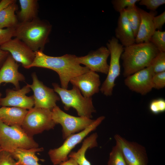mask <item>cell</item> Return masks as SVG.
Here are the masks:
<instances>
[{
    "label": "cell",
    "mask_w": 165,
    "mask_h": 165,
    "mask_svg": "<svg viewBox=\"0 0 165 165\" xmlns=\"http://www.w3.org/2000/svg\"><path fill=\"white\" fill-rule=\"evenodd\" d=\"M35 53V57L28 69L37 67L50 69L58 75L61 87L67 89L69 82L73 78L88 71L85 66L78 62L75 55L66 54L59 57H53L44 53L42 50Z\"/></svg>",
    "instance_id": "obj_1"
},
{
    "label": "cell",
    "mask_w": 165,
    "mask_h": 165,
    "mask_svg": "<svg viewBox=\"0 0 165 165\" xmlns=\"http://www.w3.org/2000/svg\"><path fill=\"white\" fill-rule=\"evenodd\" d=\"M115 32V37L123 47L135 43V37L129 22L125 9L119 13Z\"/></svg>",
    "instance_id": "obj_19"
},
{
    "label": "cell",
    "mask_w": 165,
    "mask_h": 165,
    "mask_svg": "<svg viewBox=\"0 0 165 165\" xmlns=\"http://www.w3.org/2000/svg\"><path fill=\"white\" fill-rule=\"evenodd\" d=\"M52 118L56 124L62 127V137L65 139L70 135L84 130L94 121L84 117H76L64 112L56 105L51 110Z\"/></svg>",
    "instance_id": "obj_9"
},
{
    "label": "cell",
    "mask_w": 165,
    "mask_h": 165,
    "mask_svg": "<svg viewBox=\"0 0 165 165\" xmlns=\"http://www.w3.org/2000/svg\"><path fill=\"white\" fill-rule=\"evenodd\" d=\"M139 5L145 6L151 11H155L160 6L165 4V0H141Z\"/></svg>",
    "instance_id": "obj_31"
},
{
    "label": "cell",
    "mask_w": 165,
    "mask_h": 165,
    "mask_svg": "<svg viewBox=\"0 0 165 165\" xmlns=\"http://www.w3.org/2000/svg\"><path fill=\"white\" fill-rule=\"evenodd\" d=\"M2 150H3L2 149V148L0 147V153Z\"/></svg>",
    "instance_id": "obj_39"
},
{
    "label": "cell",
    "mask_w": 165,
    "mask_h": 165,
    "mask_svg": "<svg viewBox=\"0 0 165 165\" xmlns=\"http://www.w3.org/2000/svg\"><path fill=\"white\" fill-rule=\"evenodd\" d=\"M140 0H113L112 3L114 9L120 13L128 7L136 5Z\"/></svg>",
    "instance_id": "obj_29"
},
{
    "label": "cell",
    "mask_w": 165,
    "mask_h": 165,
    "mask_svg": "<svg viewBox=\"0 0 165 165\" xmlns=\"http://www.w3.org/2000/svg\"><path fill=\"white\" fill-rule=\"evenodd\" d=\"M18 64L9 54L0 68V86L3 82L11 83L16 90L20 89L19 82L24 81L25 78L19 72Z\"/></svg>",
    "instance_id": "obj_17"
},
{
    "label": "cell",
    "mask_w": 165,
    "mask_h": 165,
    "mask_svg": "<svg viewBox=\"0 0 165 165\" xmlns=\"http://www.w3.org/2000/svg\"><path fill=\"white\" fill-rule=\"evenodd\" d=\"M107 47L110 52V61L107 76L102 83L100 90L106 96L112 94L115 81L120 75V59L124 47L119 40L113 37L107 43Z\"/></svg>",
    "instance_id": "obj_8"
},
{
    "label": "cell",
    "mask_w": 165,
    "mask_h": 165,
    "mask_svg": "<svg viewBox=\"0 0 165 165\" xmlns=\"http://www.w3.org/2000/svg\"><path fill=\"white\" fill-rule=\"evenodd\" d=\"M9 53L0 48V68L2 67Z\"/></svg>",
    "instance_id": "obj_35"
},
{
    "label": "cell",
    "mask_w": 165,
    "mask_h": 165,
    "mask_svg": "<svg viewBox=\"0 0 165 165\" xmlns=\"http://www.w3.org/2000/svg\"><path fill=\"white\" fill-rule=\"evenodd\" d=\"M20 9L17 13L19 22L31 21L38 18V4L37 0H19Z\"/></svg>",
    "instance_id": "obj_22"
},
{
    "label": "cell",
    "mask_w": 165,
    "mask_h": 165,
    "mask_svg": "<svg viewBox=\"0 0 165 165\" xmlns=\"http://www.w3.org/2000/svg\"><path fill=\"white\" fill-rule=\"evenodd\" d=\"M153 21L156 30H161L165 23V11L158 16H155L153 17Z\"/></svg>",
    "instance_id": "obj_34"
},
{
    "label": "cell",
    "mask_w": 165,
    "mask_h": 165,
    "mask_svg": "<svg viewBox=\"0 0 165 165\" xmlns=\"http://www.w3.org/2000/svg\"><path fill=\"white\" fill-rule=\"evenodd\" d=\"M159 51L151 42L134 43L124 47L120 58L125 77L149 67Z\"/></svg>",
    "instance_id": "obj_2"
},
{
    "label": "cell",
    "mask_w": 165,
    "mask_h": 165,
    "mask_svg": "<svg viewBox=\"0 0 165 165\" xmlns=\"http://www.w3.org/2000/svg\"><path fill=\"white\" fill-rule=\"evenodd\" d=\"M70 82L78 88L86 98L92 97L100 90V76L96 72L90 70L73 78Z\"/></svg>",
    "instance_id": "obj_16"
},
{
    "label": "cell",
    "mask_w": 165,
    "mask_h": 165,
    "mask_svg": "<svg viewBox=\"0 0 165 165\" xmlns=\"http://www.w3.org/2000/svg\"><path fill=\"white\" fill-rule=\"evenodd\" d=\"M110 55L107 47L102 46L86 56L77 57V60L79 64L84 65L90 70L107 74L109 67L107 59Z\"/></svg>",
    "instance_id": "obj_13"
},
{
    "label": "cell",
    "mask_w": 165,
    "mask_h": 165,
    "mask_svg": "<svg viewBox=\"0 0 165 165\" xmlns=\"http://www.w3.org/2000/svg\"><path fill=\"white\" fill-rule=\"evenodd\" d=\"M43 148L30 149L18 148L11 153L15 160L16 165H41L36 153L42 151Z\"/></svg>",
    "instance_id": "obj_21"
},
{
    "label": "cell",
    "mask_w": 165,
    "mask_h": 165,
    "mask_svg": "<svg viewBox=\"0 0 165 165\" xmlns=\"http://www.w3.org/2000/svg\"><path fill=\"white\" fill-rule=\"evenodd\" d=\"M0 165H16V161L10 152L2 150L0 153Z\"/></svg>",
    "instance_id": "obj_33"
},
{
    "label": "cell",
    "mask_w": 165,
    "mask_h": 165,
    "mask_svg": "<svg viewBox=\"0 0 165 165\" xmlns=\"http://www.w3.org/2000/svg\"><path fill=\"white\" fill-rule=\"evenodd\" d=\"M150 111L154 114H158L165 111V100L162 98L152 100L149 105Z\"/></svg>",
    "instance_id": "obj_28"
},
{
    "label": "cell",
    "mask_w": 165,
    "mask_h": 165,
    "mask_svg": "<svg viewBox=\"0 0 165 165\" xmlns=\"http://www.w3.org/2000/svg\"><path fill=\"white\" fill-rule=\"evenodd\" d=\"M59 165H79L73 158H69L67 160L62 162Z\"/></svg>",
    "instance_id": "obj_36"
},
{
    "label": "cell",
    "mask_w": 165,
    "mask_h": 165,
    "mask_svg": "<svg viewBox=\"0 0 165 165\" xmlns=\"http://www.w3.org/2000/svg\"><path fill=\"white\" fill-rule=\"evenodd\" d=\"M149 42L159 51L165 52V31L156 30L150 38Z\"/></svg>",
    "instance_id": "obj_27"
},
{
    "label": "cell",
    "mask_w": 165,
    "mask_h": 165,
    "mask_svg": "<svg viewBox=\"0 0 165 165\" xmlns=\"http://www.w3.org/2000/svg\"><path fill=\"white\" fill-rule=\"evenodd\" d=\"M80 165H91V164L89 161H87L81 163Z\"/></svg>",
    "instance_id": "obj_38"
},
{
    "label": "cell",
    "mask_w": 165,
    "mask_h": 165,
    "mask_svg": "<svg viewBox=\"0 0 165 165\" xmlns=\"http://www.w3.org/2000/svg\"><path fill=\"white\" fill-rule=\"evenodd\" d=\"M154 75L149 66L126 77L124 84L132 91L144 95L153 89L152 79Z\"/></svg>",
    "instance_id": "obj_14"
},
{
    "label": "cell",
    "mask_w": 165,
    "mask_h": 165,
    "mask_svg": "<svg viewBox=\"0 0 165 165\" xmlns=\"http://www.w3.org/2000/svg\"><path fill=\"white\" fill-rule=\"evenodd\" d=\"M0 48L8 52L16 62L20 63L26 69L32 64L35 57V52L15 37L1 46Z\"/></svg>",
    "instance_id": "obj_12"
},
{
    "label": "cell",
    "mask_w": 165,
    "mask_h": 165,
    "mask_svg": "<svg viewBox=\"0 0 165 165\" xmlns=\"http://www.w3.org/2000/svg\"><path fill=\"white\" fill-rule=\"evenodd\" d=\"M56 124L52 118L51 110L33 107L28 110L21 127L29 136L53 129Z\"/></svg>",
    "instance_id": "obj_7"
},
{
    "label": "cell",
    "mask_w": 165,
    "mask_h": 165,
    "mask_svg": "<svg viewBox=\"0 0 165 165\" xmlns=\"http://www.w3.org/2000/svg\"><path fill=\"white\" fill-rule=\"evenodd\" d=\"M0 147L3 150L11 153L18 148H38V145L21 127L9 126L0 120Z\"/></svg>",
    "instance_id": "obj_4"
},
{
    "label": "cell",
    "mask_w": 165,
    "mask_h": 165,
    "mask_svg": "<svg viewBox=\"0 0 165 165\" xmlns=\"http://www.w3.org/2000/svg\"><path fill=\"white\" fill-rule=\"evenodd\" d=\"M31 77L32 83L28 85L33 92L34 107L51 110L57 105L60 97L53 89L46 86L38 79L35 72L32 74Z\"/></svg>",
    "instance_id": "obj_11"
},
{
    "label": "cell",
    "mask_w": 165,
    "mask_h": 165,
    "mask_svg": "<svg viewBox=\"0 0 165 165\" xmlns=\"http://www.w3.org/2000/svg\"><path fill=\"white\" fill-rule=\"evenodd\" d=\"M105 118L104 116L98 117L84 130L66 138L60 147L50 149L48 154L53 164L59 165L61 162L67 160L68 159V156L73 149L84 140L90 133L95 130Z\"/></svg>",
    "instance_id": "obj_6"
},
{
    "label": "cell",
    "mask_w": 165,
    "mask_h": 165,
    "mask_svg": "<svg viewBox=\"0 0 165 165\" xmlns=\"http://www.w3.org/2000/svg\"><path fill=\"white\" fill-rule=\"evenodd\" d=\"M28 111L18 107H2L0 108V120L9 126L21 127Z\"/></svg>",
    "instance_id": "obj_20"
},
{
    "label": "cell",
    "mask_w": 165,
    "mask_h": 165,
    "mask_svg": "<svg viewBox=\"0 0 165 165\" xmlns=\"http://www.w3.org/2000/svg\"><path fill=\"white\" fill-rule=\"evenodd\" d=\"M149 66L154 74L165 71V52L159 51L152 60Z\"/></svg>",
    "instance_id": "obj_26"
},
{
    "label": "cell",
    "mask_w": 165,
    "mask_h": 165,
    "mask_svg": "<svg viewBox=\"0 0 165 165\" xmlns=\"http://www.w3.org/2000/svg\"><path fill=\"white\" fill-rule=\"evenodd\" d=\"M153 88L158 90L165 87V71L153 75L152 79Z\"/></svg>",
    "instance_id": "obj_30"
},
{
    "label": "cell",
    "mask_w": 165,
    "mask_h": 165,
    "mask_svg": "<svg viewBox=\"0 0 165 165\" xmlns=\"http://www.w3.org/2000/svg\"><path fill=\"white\" fill-rule=\"evenodd\" d=\"M114 138L127 165H148V158L144 146L137 142L129 141L118 134H115Z\"/></svg>",
    "instance_id": "obj_10"
},
{
    "label": "cell",
    "mask_w": 165,
    "mask_h": 165,
    "mask_svg": "<svg viewBox=\"0 0 165 165\" xmlns=\"http://www.w3.org/2000/svg\"><path fill=\"white\" fill-rule=\"evenodd\" d=\"M2 95V94L0 92V99L1 98Z\"/></svg>",
    "instance_id": "obj_40"
},
{
    "label": "cell",
    "mask_w": 165,
    "mask_h": 165,
    "mask_svg": "<svg viewBox=\"0 0 165 165\" xmlns=\"http://www.w3.org/2000/svg\"><path fill=\"white\" fill-rule=\"evenodd\" d=\"M141 17L139 29L135 37L136 43L149 42L150 40L156 30L153 21L155 16V11L148 12L138 8Z\"/></svg>",
    "instance_id": "obj_18"
},
{
    "label": "cell",
    "mask_w": 165,
    "mask_h": 165,
    "mask_svg": "<svg viewBox=\"0 0 165 165\" xmlns=\"http://www.w3.org/2000/svg\"><path fill=\"white\" fill-rule=\"evenodd\" d=\"M16 1V0H2L0 1V11Z\"/></svg>",
    "instance_id": "obj_37"
},
{
    "label": "cell",
    "mask_w": 165,
    "mask_h": 165,
    "mask_svg": "<svg viewBox=\"0 0 165 165\" xmlns=\"http://www.w3.org/2000/svg\"><path fill=\"white\" fill-rule=\"evenodd\" d=\"M16 1L0 11V28H15L19 22L15 12L18 9Z\"/></svg>",
    "instance_id": "obj_23"
},
{
    "label": "cell",
    "mask_w": 165,
    "mask_h": 165,
    "mask_svg": "<svg viewBox=\"0 0 165 165\" xmlns=\"http://www.w3.org/2000/svg\"><path fill=\"white\" fill-rule=\"evenodd\" d=\"M108 165H127L121 149L116 144L110 153Z\"/></svg>",
    "instance_id": "obj_25"
},
{
    "label": "cell",
    "mask_w": 165,
    "mask_h": 165,
    "mask_svg": "<svg viewBox=\"0 0 165 165\" xmlns=\"http://www.w3.org/2000/svg\"><path fill=\"white\" fill-rule=\"evenodd\" d=\"M15 28H0V46L14 37Z\"/></svg>",
    "instance_id": "obj_32"
},
{
    "label": "cell",
    "mask_w": 165,
    "mask_h": 165,
    "mask_svg": "<svg viewBox=\"0 0 165 165\" xmlns=\"http://www.w3.org/2000/svg\"><path fill=\"white\" fill-rule=\"evenodd\" d=\"M54 90L59 96L65 110L72 108L75 109L79 116L89 118L92 117V113L96 109L92 102V97L87 98L81 94L79 89L73 86L71 90L62 88L57 83H53Z\"/></svg>",
    "instance_id": "obj_5"
},
{
    "label": "cell",
    "mask_w": 165,
    "mask_h": 165,
    "mask_svg": "<svg viewBox=\"0 0 165 165\" xmlns=\"http://www.w3.org/2000/svg\"><path fill=\"white\" fill-rule=\"evenodd\" d=\"M52 26L47 21L38 17L25 22H19L15 28L14 37L20 40L33 51L44 50L49 42Z\"/></svg>",
    "instance_id": "obj_3"
},
{
    "label": "cell",
    "mask_w": 165,
    "mask_h": 165,
    "mask_svg": "<svg viewBox=\"0 0 165 165\" xmlns=\"http://www.w3.org/2000/svg\"><path fill=\"white\" fill-rule=\"evenodd\" d=\"M31 90L28 84L18 90L7 89L6 96L0 99V105L2 107H16L30 109L34 105L33 97L28 96L26 94Z\"/></svg>",
    "instance_id": "obj_15"
},
{
    "label": "cell",
    "mask_w": 165,
    "mask_h": 165,
    "mask_svg": "<svg viewBox=\"0 0 165 165\" xmlns=\"http://www.w3.org/2000/svg\"><path fill=\"white\" fill-rule=\"evenodd\" d=\"M125 9L129 22L136 37L141 21L138 8L135 5L128 7Z\"/></svg>",
    "instance_id": "obj_24"
}]
</instances>
